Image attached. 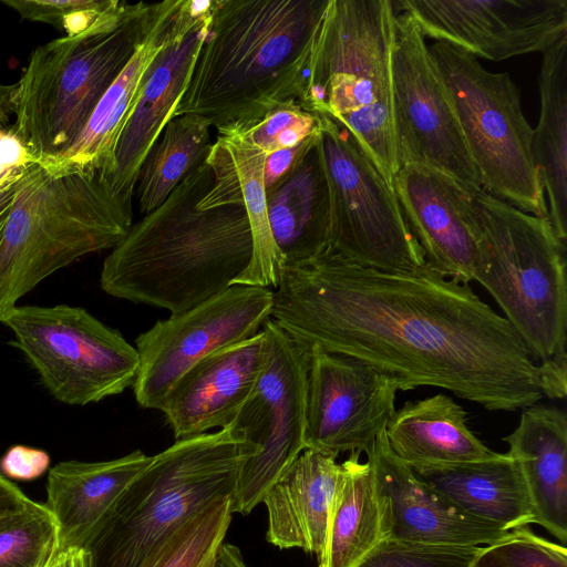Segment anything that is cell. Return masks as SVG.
I'll use <instances>...</instances> for the list:
<instances>
[{"instance_id":"1","label":"cell","mask_w":567,"mask_h":567,"mask_svg":"<svg viewBox=\"0 0 567 567\" xmlns=\"http://www.w3.org/2000/svg\"><path fill=\"white\" fill-rule=\"evenodd\" d=\"M270 319L308 348L372 365L400 391L436 386L506 412L544 396L540 364L509 322L427 264L385 271L327 248L285 267Z\"/></svg>"},{"instance_id":"2","label":"cell","mask_w":567,"mask_h":567,"mask_svg":"<svg viewBox=\"0 0 567 567\" xmlns=\"http://www.w3.org/2000/svg\"><path fill=\"white\" fill-rule=\"evenodd\" d=\"M329 0H213L206 37L174 116L243 132L299 103Z\"/></svg>"},{"instance_id":"3","label":"cell","mask_w":567,"mask_h":567,"mask_svg":"<svg viewBox=\"0 0 567 567\" xmlns=\"http://www.w3.org/2000/svg\"><path fill=\"white\" fill-rule=\"evenodd\" d=\"M212 179L205 159L131 226L104 259V292L176 316L233 286L251 260L250 226L243 206L198 208Z\"/></svg>"},{"instance_id":"4","label":"cell","mask_w":567,"mask_h":567,"mask_svg":"<svg viewBox=\"0 0 567 567\" xmlns=\"http://www.w3.org/2000/svg\"><path fill=\"white\" fill-rule=\"evenodd\" d=\"M132 218L101 174L53 175L33 162L0 188V319L51 274L114 248Z\"/></svg>"},{"instance_id":"5","label":"cell","mask_w":567,"mask_h":567,"mask_svg":"<svg viewBox=\"0 0 567 567\" xmlns=\"http://www.w3.org/2000/svg\"><path fill=\"white\" fill-rule=\"evenodd\" d=\"M153 3L120 1L86 30L32 51L10 128L38 163L62 155L82 132L132 56Z\"/></svg>"},{"instance_id":"6","label":"cell","mask_w":567,"mask_h":567,"mask_svg":"<svg viewBox=\"0 0 567 567\" xmlns=\"http://www.w3.org/2000/svg\"><path fill=\"white\" fill-rule=\"evenodd\" d=\"M391 0H329L299 104L346 127L392 187L400 169L392 113Z\"/></svg>"},{"instance_id":"7","label":"cell","mask_w":567,"mask_h":567,"mask_svg":"<svg viewBox=\"0 0 567 567\" xmlns=\"http://www.w3.org/2000/svg\"><path fill=\"white\" fill-rule=\"evenodd\" d=\"M255 449L226 426L176 440L131 483L87 547L93 567H141L186 520L233 495Z\"/></svg>"},{"instance_id":"8","label":"cell","mask_w":567,"mask_h":567,"mask_svg":"<svg viewBox=\"0 0 567 567\" xmlns=\"http://www.w3.org/2000/svg\"><path fill=\"white\" fill-rule=\"evenodd\" d=\"M480 236L473 280L495 299L534 360L566 362V244L547 217L483 188L473 193Z\"/></svg>"},{"instance_id":"9","label":"cell","mask_w":567,"mask_h":567,"mask_svg":"<svg viewBox=\"0 0 567 567\" xmlns=\"http://www.w3.org/2000/svg\"><path fill=\"white\" fill-rule=\"evenodd\" d=\"M447 90L482 188L538 217L545 193L532 152V132L520 94L508 73H493L472 54L445 42L429 47Z\"/></svg>"},{"instance_id":"10","label":"cell","mask_w":567,"mask_h":567,"mask_svg":"<svg viewBox=\"0 0 567 567\" xmlns=\"http://www.w3.org/2000/svg\"><path fill=\"white\" fill-rule=\"evenodd\" d=\"M0 322L60 402L86 405L133 386L140 365L135 347L81 307L21 306Z\"/></svg>"},{"instance_id":"11","label":"cell","mask_w":567,"mask_h":567,"mask_svg":"<svg viewBox=\"0 0 567 567\" xmlns=\"http://www.w3.org/2000/svg\"><path fill=\"white\" fill-rule=\"evenodd\" d=\"M317 115L330 196L328 249L385 271L425 266L393 188L346 127L328 115Z\"/></svg>"},{"instance_id":"12","label":"cell","mask_w":567,"mask_h":567,"mask_svg":"<svg viewBox=\"0 0 567 567\" xmlns=\"http://www.w3.org/2000/svg\"><path fill=\"white\" fill-rule=\"evenodd\" d=\"M264 362L250 395L229 425L255 453L243 462L230 497L231 513L247 515L306 450L310 349L270 318L264 323Z\"/></svg>"},{"instance_id":"13","label":"cell","mask_w":567,"mask_h":567,"mask_svg":"<svg viewBox=\"0 0 567 567\" xmlns=\"http://www.w3.org/2000/svg\"><path fill=\"white\" fill-rule=\"evenodd\" d=\"M393 9L392 113L400 167L435 168L475 193L481 181L425 37L408 11Z\"/></svg>"},{"instance_id":"14","label":"cell","mask_w":567,"mask_h":567,"mask_svg":"<svg viewBox=\"0 0 567 567\" xmlns=\"http://www.w3.org/2000/svg\"><path fill=\"white\" fill-rule=\"evenodd\" d=\"M272 302L270 288L233 285L142 332L135 340L140 365L132 386L137 404L159 411L172 386L195 363L259 333L271 316Z\"/></svg>"},{"instance_id":"15","label":"cell","mask_w":567,"mask_h":567,"mask_svg":"<svg viewBox=\"0 0 567 567\" xmlns=\"http://www.w3.org/2000/svg\"><path fill=\"white\" fill-rule=\"evenodd\" d=\"M309 349L306 450L367 453L395 411L398 382L359 359Z\"/></svg>"},{"instance_id":"16","label":"cell","mask_w":567,"mask_h":567,"mask_svg":"<svg viewBox=\"0 0 567 567\" xmlns=\"http://www.w3.org/2000/svg\"><path fill=\"white\" fill-rule=\"evenodd\" d=\"M424 37L502 61L544 53L567 35V0H392Z\"/></svg>"},{"instance_id":"17","label":"cell","mask_w":567,"mask_h":567,"mask_svg":"<svg viewBox=\"0 0 567 567\" xmlns=\"http://www.w3.org/2000/svg\"><path fill=\"white\" fill-rule=\"evenodd\" d=\"M392 188L425 264L463 284L473 281L480 236L473 193L419 164L402 165Z\"/></svg>"},{"instance_id":"18","label":"cell","mask_w":567,"mask_h":567,"mask_svg":"<svg viewBox=\"0 0 567 567\" xmlns=\"http://www.w3.org/2000/svg\"><path fill=\"white\" fill-rule=\"evenodd\" d=\"M189 0L154 2L128 62L104 93L82 132L60 156L39 163L53 175L96 172L109 181L118 137L132 115L147 72L182 29Z\"/></svg>"},{"instance_id":"19","label":"cell","mask_w":567,"mask_h":567,"mask_svg":"<svg viewBox=\"0 0 567 567\" xmlns=\"http://www.w3.org/2000/svg\"><path fill=\"white\" fill-rule=\"evenodd\" d=\"M213 0L192 1L186 20L151 65L137 104L123 128L109 178L113 192L132 204L138 173L150 150L174 117L206 37Z\"/></svg>"},{"instance_id":"20","label":"cell","mask_w":567,"mask_h":567,"mask_svg":"<svg viewBox=\"0 0 567 567\" xmlns=\"http://www.w3.org/2000/svg\"><path fill=\"white\" fill-rule=\"evenodd\" d=\"M384 491L391 513V537L399 540L483 547L509 532L463 511L423 481L391 451L385 429L365 453Z\"/></svg>"},{"instance_id":"21","label":"cell","mask_w":567,"mask_h":567,"mask_svg":"<svg viewBox=\"0 0 567 567\" xmlns=\"http://www.w3.org/2000/svg\"><path fill=\"white\" fill-rule=\"evenodd\" d=\"M264 351L261 330L212 352L188 369L172 386L159 410L175 439L229 426L255 388Z\"/></svg>"},{"instance_id":"22","label":"cell","mask_w":567,"mask_h":567,"mask_svg":"<svg viewBox=\"0 0 567 567\" xmlns=\"http://www.w3.org/2000/svg\"><path fill=\"white\" fill-rule=\"evenodd\" d=\"M265 158L266 153L244 133L218 135L206 157L213 179L198 208L243 206L250 226L251 260L233 285L277 288L285 270V259L268 220Z\"/></svg>"},{"instance_id":"23","label":"cell","mask_w":567,"mask_h":567,"mask_svg":"<svg viewBox=\"0 0 567 567\" xmlns=\"http://www.w3.org/2000/svg\"><path fill=\"white\" fill-rule=\"evenodd\" d=\"M152 458L135 450L111 461H65L50 468L44 505L58 523L59 550L87 549Z\"/></svg>"},{"instance_id":"24","label":"cell","mask_w":567,"mask_h":567,"mask_svg":"<svg viewBox=\"0 0 567 567\" xmlns=\"http://www.w3.org/2000/svg\"><path fill=\"white\" fill-rule=\"evenodd\" d=\"M336 456L305 450L267 489V540L279 548H301L321 558L341 464Z\"/></svg>"},{"instance_id":"25","label":"cell","mask_w":567,"mask_h":567,"mask_svg":"<svg viewBox=\"0 0 567 567\" xmlns=\"http://www.w3.org/2000/svg\"><path fill=\"white\" fill-rule=\"evenodd\" d=\"M504 441L518 464L535 524L561 543L567 539V415L553 405L522 409L518 425Z\"/></svg>"},{"instance_id":"26","label":"cell","mask_w":567,"mask_h":567,"mask_svg":"<svg viewBox=\"0 0 567 567\" xmlns=\"http://www.w3.org/2000/svg\"><path fill=\"white\" fill-rule=\"evenodd\" d=\"M266 204L271 234L286 266L328 248L330 196L319 128L292 168L266 190Z\"/></svg>"},{"instance_id":"27","label":"cell","mask_w":567,"mask_h":567,"mask_svg":"<svg viewBox=\"0 0 567 567\" xmlns=\"http://www.w3.org/2000/svg\"><path fill=\"white\" fill-rule=\"evenodd\" d=\"M465 410L446 394L408 401L385 426L392 453L411 468L482 462L489 450L466 424Z\"/></svg>"},{"instance_id":"28","label":"cell","mask_w":567,"mask_h":567,"mask_svg":"<svg viewBox=\"0 0 567 567\" xmlns=\"http://www.w3.org/2000/svg\"><path fill=\"white\" fill-rule=\"evenodd\" d=\"M390 537L389 499L372 464L351 453L341 463L319 567H359Z\"/></svg>"},{"instance_id":"29","label":"cell","mask_w":567,"mask_h":567,"mask_svg":"<svg viewBox=\"0 0 567 567\" xmlns=\"http://www.w3.org/2000/svg\"><path fill=\"white\" fill-rule=\"evenodd\" d=\"M413 471L476 518L508 532L535 524L522 471L507 453L482 462Z\"/></svg>"},{"instance_id":"30","label":"cell","mask_w":567,"mask_h":567,"mask_svg":"<svg viewBox=\"0 0 567 567\" xmlns=\"http://www.w3.org/2000/svg\"><path fill=\"white\" fill-rule=\"evenodd\" d=\"M540 116L532 132V152L548 197L547 218L567 239V35L543 53L538 78Z\"/></svg>"},{"instance_id":"31","label":"cell","mask_w":567,"mask_h":567,"mask_svg":"<svg viewBox=\"0 0 567 567\" xmlns=\"http://www.w3.org/2000/svg\"><path fill=\"white\" fill-rule=\"evenodd\" d=\"M210 124L192 114L174 116L150 150L135 190L142 215L158 207L210 150Z\"/></svg>"},{"instance_id":"32","label":"cell","mask_w":567,"mask_h":567,"mask_svg":"<svg viewBox=\"0 0 567 567\" xmlns=\"http://www.w3.org/2000/svg\"><path fill=\"white\" fill-rule=\"evenodd\" d=\"M230 496L186 520L141 567H214L231 520Z\"/></svg>"},{"instance_id":"33","label":"cell","mask_w":567,"mask_h":567,"mask_svg":"<svg viewBox=\"0 0 567 567\" xmlns=\"http://www.w3.org/2000/svg\"><path fill=\"white\" fill-rule=\"evenodd\" d=\"M58 551V523L44 504L31 499L0 517V567H45Z\"/></svg>"},{"instance_id":"34","label":"cell","mask_w":567,"mask_h":567,"mask_svg":"<svg viewBox=\"0 0 567 567\" xmlns=\"http://www.w3.org/2000/svg\"><path fill=\"white\" fill-rule=\"evenodd\" d=\"M471 567H567V550L526 526L481 547Z\"/></svg>"},{"instance_id":"35","label":"cell","mask_w":567,"mask_h":567,"mask_svg":"<svg viewBox=\"0 0 567 567\" xmlns=\"http://www.w3.org/2000/svg\"><path fill=\"white\" fill-rule=\"evenodd\" d=\"M480 549L388 538L359 567H471Z\"/></svg>"},{"instance_id":"36","label":"cell","mask_w":567,"mask_h":567,"mask_svg":"<svg viewBox=\"0 0 567 567\" xmlns=\"http://www.w3.org/2000/svg\"><path fill=\"white\" fill-rule=\"evenodd\" d=\"M21 18L63 29L66 35L94 24L117 6L118 0H1Z\"/></svg>"},{"instance_id":"37","label":"cell","mask_w":567,"mask_h":567,"mask_svg":"<svg viewBox=\"0 0 567 567\" xmlns=\"http://www.w3.org/2000/svg\"><path fill=\"white\" fill-rule=\"evenodd\" d=\"M318 128V115L293 102L272 110L245 131L237 133L246 134L267 155L300 144Z\"/></svg>"},{"instance_id":"38","label":"cell","mask_w":567,"mask_h":567,"mask_svg":"<svg viewBox=\"0 0 567 567\" xmlns=\"http://www.w3.org/2000/svg\"><path fill=\"white\" fill-rule=\"evenodd\" d=\"M50 466L49 454L41 449L16 444L0 458V472L7 478L32 481L42 476Z\"/></svg>"},{"instance_id":"39","label":"cell","mask_w":567,"mask_h":567,"mask_svg":"<svg viewBox=\"0 0 567 567\" xmlns=\"http://www.w3.org/2000/svg\"><path fill=\"white\" fill-rule=\"evenodd\" d=\"M33 162L37 161L10 127L0 133V188L21 175Z\"/></svg>"},{"instance_id":"40","label":"cell","mask_w":567,"mask_h":567,"mask_svg":"<svg viewBox=\"0 0 567 567\" xmlns=\"http://www.w3.org/2000/svg\"><path fill=\"white\" fill-rule=\"evenodd\" d=\"M315 134L293 147L280 148L266 155L264 163L265 192L292 168Z\"/></svg>"},{"instance_id":"41","label":"cell","mask_w":567,"mask_h":567,"mask_svg":"<svg viewBox=\"0 0 567 567\" xmlns=\"http://www.w3.org/2000/svg\"><path fill=\"white\" fill-rule=\"evenodd\" d=\"M31 499L0 473V517L24 507Z\"/></svg>"},{"instance_id":"42","label":"cell","mask_w":567,"mask_h":567,"mask_svg":"<svg viewBox=\"0 0 567 567\" xmlns=\"http://www.w3.org/2000/svg\"><path fill=\"white\" fill-rule=\"evenodd\" d=\"M45 567H93L86 548L71 547L59 550Z\"/></svg>"},{"instance_id":"43","label":"cell","mask_w":567,"mask_h":567,"mask_svg":"<svg viewBox=\"0 0 567 567\" xmlns=\"http://www.w3.org/2000/svg\"><path fill=\"white\" fill-rule=\"evenodd\" d=\"M214 567H248L238 547L223 543L218 549Z\"/></svg>"}]
</instances>
